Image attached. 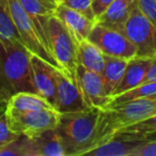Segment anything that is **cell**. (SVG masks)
<instances>
[{
	"mask_svg": "<svg viewBox=\"0 0 156 156\" xmlns=\"http://www.w3.org/2000/svg\"><path fill=\"white\" fill-rule=\"evenodd\" d=\"M134 156H156V140H149L135 152Z\"/></svg>",
	"mask_w": 156,
	"mask_h": 156,
	"instance_id": "cell-27",
	"label": "cell"
},
{
	"mask_svg": "<svg viewBox=\"0 0 156 156\" xmlns=\"http://www.w3.org/2000/svg\"><path fill=\"white\" fill-rule=\"evenodd\" d=\"M151 81H156V58L153 59V62H152L151 66H150L149 71H147V74L145 76L144 81L142 83V85L147 83H151Z\"/></svg>",
	"mask_w": 156,
	"mask_h": 156,
	"instance_id": "cell-29",
	"label": "cell"
},
{
	"mask_svg": "<svg viewBox=\"0 0 156 156\" xmlns=\"http://www.w3.org/2000/svg\"><path fill=\"white\" fill-rule=\"evenodd\" d=\"M0 37L23 44L10 12L9 0H0Z\"/></svg>",
	"mask_w": 156,
	"mask_h": 156,
	"instance_id": "cell-20",
	"label": "cell"
},
{
	"mask_svg": "<svg viewBox=\"0 0 156 156\" xmlns=\"http://www.w3.org/2000/svg\"><path fill=\"white\" fill-rule=\"evenodd\" d=\"M2 147H3V145H2V144H0V151H1V149H2Z\"/></svg>",
	"mask_w": 156,
	"mask_h": 156,
	"instance_id": "cell-32",
	"label": "cell"
},
{
	"mask_svg": "<svg viewBox=\"0 0 156 156\" xmlns=\"http://www.w3.org/2000/svg\"><path fill=\"white\" fill-rule=\"evenodd\" d=\"M145 137L119 132L107 142L87 152L90 156H134L135 152L147 142Z\"/></svg>",
	"mask_w": 156,
	"mask_h": 156,
	"instance_id": "cell-10",
	"label": "cell"
},
{
	"mask_svg": "<svg viewBox=\"0 0 156 156\" xmlns=\"http://www.w3.org/2000/svg\"><path fill=\"white\" fill-rule=\"evenodd\" d=\"M76 83L87 107L103 109L110 104L112 98L106 92L101 74L78 64L76 69Z\"/></svg>",
	"mask_w": 156,
	"mask_h": 156,
	"instance_id": "cell-8",
	"label": "cell"
},
{
	"mask_svg": "<svg viewBox=\"0 0 156 156\" xmlns=\"http://www.w3.org/2000/svg\"><path fill=\"white\" fill-rule=\"evenodd\" d=\"M55 16L61 20L63 25L69 30L77 42L87 40L95 22L86 17L83 14L59 3L55 11Z\"/></svg>",
	"mask_w": 156,
	"mask_h": 156,
	"instance_id": "cell-13",
	"label": "cell"
},
{
	"mask_svg": "<svg viewBox=\"0 0 156 156\" xmlns=\"http://www.w3.org/2000/svg\"><path fill=\"white\" fill-rule=\"evenodd\" d=\"M145 138L147 139V140H156V132H154V133H152V134H150V135H147L145 136Z\"/></svg>",
	"mask_w": 156,
	"mask_h": 156,
	"instance_id": "cell-31",
	"label": "cell"
},
{
	"mask_svg": "<svg viewBox=\"0 0 156 156\" xmlns=\"http://www.w3.org/2000/svg\"><path fill=\"white\" fill-rule=\"evenodd\" d=\"M59 3L83 14L86 17L96 23L93 8H92V0H60Z\"/></svg>",
	"mask_w": 156,
	"mask_h": 156,
	"instance_id": "cell-24",
	"label": "cell"
},
{
	"mask_svg": "<svg viewBox=\"0 0 156 156\" xmlns=\"http://www.w3.org/2000/svg\"><path fill=\"white\" fill-rule=\"evenodd\" d=\"M136 5L137 0H115L96 20V24L124 33L125 24Z\"/></svg>",
	"mask_w": 156,
	"mask_h": 156,
	"instance_id": "cell-15",
	"label": "cell"
},
{
	"mask_svg": "<svg viewBox=\"0 0 156 156\" xmlns=\"http://www.w3.org/2000/svg\"><path fill=\"white\" fill-rule=\"evenodd\" d=\"M8 124L14 133L29 138L48 129L57 128L60 113L55 108L40 110H18L9 108L5 110Z\"/></svg>",
	"mask_w": 156,
	"mask_h": 156,
	"instance_id": "cell-4",
	"label": "cell"
},
{
	"mask_svg": "<svg viewBox=\"0 0 156 156\" xmlns=\"http://www.w3.org/2000/svg\"><path fill=\"white\" fill-rule=\"evenodd\" d=\"M9 7L15 28L25 47L32 55L40 57L59 69L56 60L44 44L32 18L23 9L20 1L18 0H9Z\"/></svg>",
	"mask_w": 156,
	"mask_h": 156,
	"instance_id": "cell-5",
	"label": "cell"
},
{
	"mask_svg": "<svg viewBox=\"0 0 156 156\" xmlns=\"http://www.w3.org/2000/svg\"><path fill=\"white\" fill-rule=\"evenodd\" d=\"M127 62L128 60L126 59L105 55V64L101 76L104 81L106 92L111 98L123 77Z\"/></svg>",
	"mask_w": 156,
	"mask_h": 156,
	"instance_id": "cell-17",
	"label": "cell"
},
{
	"mask_svg": "<svg viewBox=\"0 0 156 156\" xmlns=\"http://www.w3.org/2000/svg\"><path fill=\"white\" fill-rule=\"evenodd\" d=\"M77 58L78 64L83 65L90 71L101 74L104 69L105 55L88 39L78 43Z\"/></svg>",
	"mask_w": 156,
	"mask_h": 156,
	"instance_id": "cell-18",
	"label": "cell"
},
{
	"mask_svg": "<svg viewBox=\"0 0 156 156\" xmlns=\"http://www.w3.org/2000/svg\"><path fill=\"white\" fill-rule=\"evenodd\" d=\"M144 96H156V81L143 83V85H140L139 87L135 88V89L130 90V91H127L123 94L115 96V98H111L110 104L106 108L123 104V103L135 100V98H144Z\"/></svg>",
	"mask_w": 156,
	"mask_h": 156,
	"instance_id": "cell-22",
	"label": "cell"
},
{
	"mask_svg": "<svg viewBox=\"0 0 156 156\" xmlns=\"http://www.w3.org/2000/svg\"><path fill=\"white\" fill-rule=\"evenodd\" d=\"M101 109L88 107L83 110L60 113L56 130L64 147L65 156H81L92 150Z\"/></svg>",
	"mask_w": 156,
	"mask_h": 156,
	"instance_id": "cell-2",
	"label": "cell"
},
{
	"mask_svg": "<svg viewBox=\"0 0 156 156\" xmlns=\"http://www.w3.org/2000/svg\"><path fill=\"white\" fill-rule=\"evenodd\" d=\"M56 101L54 108L59 113L73 112L88 108L77 85L69 80L60 71L56 69Z\"/></svg>",
	"mask_w": 156,
	"mask_h": 156,
	"instance_id": "cell-9",
	"label": "cell"
},
{
	"mask_svg": "<svg viewBox=\"0 0 156 156\" xmlns=\"http://www.w3.org/2000/svg\"><path fill=\"white\" fill-rule=\"evenodd\" d=\"M152 62H153L152 58H143V57L138 56L129 59L126 65L125 72L123 74V77L115 89L112 98L130 91L138 86L142 85Z\"/></svg>",
	"mask_w": 156,
	"mask_h": 156,
	"instance_id": "cell-14",
	"label": "cell"
},
{
	"mask_svg": "<svg viewBox=\"0 0 156 156\" xmlns=\"http://www.w3.org/2000/svg\"><path fill=\"white\" fill-rule=\"evenodd\" d=\"M23 9L29 14L43 40L48 47V20L55 15L59 2L56 0H18ZM50 51V50H49Z\"/></svg>",
	"mask_w": 156,
	"mask_h": 156,
	"instance_id": "cell-12",
	"label": "cell"
},
{
	"mask_svg": "<svg viewBox=\"0 0 156 156\" xmlns=\"http://www.w3.org/2000/svg\"><path fill=\"white\" fill-rule=\"evenodd\" d=\"M35 156H65L61 139L55 129H48L31 137Z\"/></svg>",
	"mask_w": 156,
	"mask_h": 156,
	"instance_id": "cell-16",
	"label": "cell"
},
{
	"mask_svg": "<svg viewBox=\"0 0 156 156\" xmlns=\"http://www.w3.org/2000/svg\"><path fill=\"white\" fill-rule=\"evenodd\" d=\"M120 132L129 133V134L139 135V136L145 137L152 133L156 132V115L143 120V121L137 122L132 125H128L126 127L122 128ZM119 133V132H118Z\"/></svg>",
	"mask_w": 156,
	"mask_h": 156,
	"instance_id": "cell-23",
	"label": "cell"
},
{
	"mask_svg": "<svg viewBox=\"0 0 156 156\" xmlns=\"http://www.w3.org/2000/svg\"><path fill=\"white\" fill-rule=\"evenodd\" d=\"M56 1H58V2H60V0H56Z\"/></svg>",
	"mask_w": 156,
	"mask_h": 156,
	"instance_id": "cell-33",
	"label": "cell"
},
{
	"mask_svg": "<svg viewBox=\"0 0 156 156\" xmlns=\"http://www.w3.org/2000/svg\"><path fill=\"white\" fill-rule=\"evenodd\" d=\"M9 108L18 110H40V109L54 108L47 100L35 92L20 91L10 96L8 101Z\"/></svg>",
	"mask_w": 156,
	"mask_h": 156,
	"instance_id": "cell-19",
	"label": "cell"
},
{
	"mask_svg": "<svg viewBox=\"0 0 156 156\" xmlns=\"http://www.w3.org/2000/svg\"><path fill=\"white\" fill-rule=\"evenodd\" d=\"M18 136L20 135L14 133L10 128L9 124H8L7 115H5V111L3 113H0V144H8L11 141L15 140Z\"/></svg>",
	"mask_w": 156,
	"mask_h": 156,
	"instance_id": "cell-25",
	"label": "cell"
},
{
	"mask_svg": "<svg viewBox=\"0 0 156 156\" xmlns=\"http://www.w3.org/2000/svg\"><path fill=\"white\" fill-rule=\"evenodd\" d=\"M31 52L23 44L0 37V91L9 100L20 91L35 92Z\"/></svg>",
	"mask_w": 156,
	"mask_h": 156,
	"instance_id": "cell-1",
	"label": "cell"
},
{
	"mask_svg": "<svg viewBox=\"0 0 156 156\" xmlns=\"http://www.w3.org/2000/svg\"><path fill=\"white\" fill-rule=\"evenodd\" d=\"M124 34L135 44L137 56L156 58V28L136 5L124 27Z\"/></svg>",
	"mask_w": 156,
	"mask_h": 156,
	"instance_id": "cell-6",
	"label": "cell"
},
{
	"mask_svg": "<svg viewBox=\"0 0 156 156\" xmlns=\"http://www.w3.org/2000/svg\"><path fill=\"white\" fill-rule=\"evenodd\" d=\"M141 13L156 28V0H137Z\"/></svg>",
	"mask_w": 156,
	"mask_h": 156,
	"instance_id": "cell-26",
	"label": "cell"
},
{
	"mask_svg": "<svg viewBox=\"0 0 156 156\" xmlns=\"http://www.w3.org/2000/svg\"><path fill=\"white\" fill-rule=\"evenodd\" d=\"M0 156H35L32 141L29 137L20 135L15 140L3 145Z\"/></svg>",
	"mask_w": 156,
	"mask_h": 156,
	"instance_id": "cell-21",
	"label": "cell"
},
{
	"mask_svg": "<svg viewBox=\"0 0 156 156\" xmlns=\"http://www.w3.org/2000/svg\"><path fill=\"white\" fill-rule=\"evenodd\" d=\"M48 47L58 64L59 69L69 80L76 83L78 42L55 15L48 20Z\"/></svg>",
	"mask_w": 156,
	"mask_h": 156,
	"instance_id": "cell-3",
	"label": "cell"
},
{
	"mask_svg": "<svg viewBox=\"0 0 156 156\" xmlns=\"http://www.w3.org/2000/svg\"><path fill=\"white\" fill-rule=\"evenodd\" d=\"M115 0H92V8L95 18L98 20L107 9L113 2Z\"/></svg>",
	"mask_w": 156,
	"mask_h": 156,
	"instance_id": "cell-28",
	"label": "cell"
},
{
	"mask_svg": "<svg viewBox=\"0 0 156 156\" xmlns=\"http://www.w3.org/2000/svg\"><path fill=\"white\" fill-rule=\"evenodd\" d=\"M88 40L96 45L104 55L123 58L126 60L137 56L135 44L123 32L107 28L100 24L94 25Z\"/></svg>",
	"mask_w": 156,
	"mask_h": 156,
	"instance_id": "cell-7",
	"label": "cell"
},
{
	"mask_svg": "<svg viewBox=\"0 0 156 156\" xmlns=\"http://www.w3.org/2000/svg\"><path fill=\"white\" fill-rule=\"evenodd\" d=\"M56 69H58L42 58L35 55H31V72L35 91L47 100L52 107L56 101Z\"/></svg>",
	"mask_w": 156,
	"mask_h": 156,
	"instance_id": "cell-11",
	"label": "cell"
},
{
	"mask_svg": "<svg viewBox=\"0 0 156 156\" xmlns=\"http://www.w3.org/2000/svg\"><path fill=\"white\" fill-rule=\"evenodd\" d=\"M8 98H5L2 94V92L0 91V113H3L5 110H7L8 107Z\"/></svg>",
	"mask_w": 156,
	"mask_h": 156,
	"instance_id": "cell-30",
	"label": "cell"
}]
</instances>
